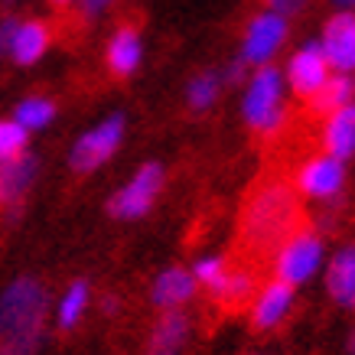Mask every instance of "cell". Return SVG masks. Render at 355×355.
Segmentation results:
<instances>
[{"mask_svg": "<svg viewBox=\"0 0 355 355\" xmlns=\"http://www.w3.org/2000/svg\"><path fill=\"white\" fill-rule=\"evenodd\" d=\"M300 228V199L277 176H264L248 193L238 225V251L235 264L258 270L277 258L284 241Z\"/></svg>", "mask_w": 355, "mask_h": 355, "instance_id": "cell-1", "label": "cell"}, {"mask_svg": "<svg viewBox=\"0 0 355 355\" xmlns=\"http://www.w3.org/2000/svg\"><path fill=\"white\" fill-rule=\"evenodd\" d=\"M49 293L40 280L20 277L0 293V355H36L43 343Z\"/></svg>", "mask_w": 355, "mask_h": 355, "instance_id": "cell-2", "label": "cell"}, {"mask_svg": "<svg viewBox=\"0 0 355 355\" xmlns=\"http://www.w3.org/2000/svg\"><path fill=\"white\" fill-rule=\"evenodd\" d=\"M284 82H280L277 69H261L258 76L251 78V88L245 95V121L258 134H277L284 128Z\"/></svg>", "mask_w": 355, "mask_h": 355, "instance_id": "cell-3", "label": "cell"}, {"mask_svg": "<svg viewBox=\"0 0 355 355\" xmlns=\"http://www.w3.org/2000/svg\"><path fill=\"white\" fill-rule=\"evenodd\" d=\"M277 280H287L291 287L310 280L323 264V238L310 228H297L284 248L277 251Z\"/></svg>", "mask_w": 355, "mask_h": 355, "instance_id": "cell-4", "label": "cell"}, {"mask_svg": "<svg viewBox=\"0 0 355 355\" xmlns=\"http://www.w3.org/2000/svg\"><path fill=\"white\" fill-rule=\"evenodd\" d=\"M160 183H163L160 163L140 166L137 176H134V180H130V183L108 202V212L114 218H140L153 205V199H157V193H160Z\"/></svg>", "mask_w": 355, "mask_h": 355, "instance_id": "cell-5", "label": "cell"}, {"mask_svg": "<svg viewBox=\"0 0 355 355\" xmlns=\"http://www.w3.org/2000/svg\"><path fill=\"white\" fill-rule=\"evenodd\" d=\"M121 137H124V118L114 114L105 124H98L95 130H88L85 137L72 147V166L78 173H88V170H95V166H101L111 153L118 150Z\"/></svg>", "mask_w": 355, "mask_h": 355, "instance_id": "cell-6", "label": "cell"}, {"mask_svg": "<svg viewBox=\"0 0 355 355\" xmlns=\"http://www.w3.org/2000/svg\"><path fill=\"white\" fill-rule=\"evenodd\" d=\"M297 186L303 196H313V199H336L345 186V163L329 153L310 157L297 173Z\"/></svg>", "mask_w": 355, "mask_h": 355, "instance_id": "cell-7", "label": "cell"}, {"mask_svg": "<svg viewBox=\"0 0 355 355\" xmlns=\"http://www.w3.org/2000/svg\"><path fill=\"white\" fill-rule=\"evenodd\" d=\"M323 53L329 59V69L336 72H355V13L339 10L323 26Z\"/></svg>", "mask_w": 355, "mask_h": 355, "instance_id": "cell-8", "label": "cell"}, {"mask_svg": "<svg viewBox=\"0 0 355 355\" xmlns=\"http://www.w3.org/2000/svg\"><path fill=\"white\" fill-rule=\"evenodd\" d=\"M287 36V20L280 13H261L251 20L245 33V46H241V62L245 65H261L277 53V46Z\"/></svg>", "mask_w": 355, "mask_h": 355, "instance_id": "cell-9", "label": "cell"}, {"mask_svg": "<svg viewBox=\"0 0 355 355\" xmlns=\"http://www.w3.org/2000/svg\"><path fill=\"white\" fill-rule=\"evenodd\" d=\"M287 78H291V88L300 98H310L313 92H320L323 82L329 78V59H326L323 46L320 43H306L300 53L291 59V69H287Z\"/></svg>", "mask_w": 355, "mask_h": 355, "instance_id": "cell-10", "label": "cell"}, {"mask_svg": "<svg viewBox=\"0 0 355 355\" xmlns=\"http://www.w3.org/2000/svg\"><path fill=\"white\" fill-rule=\"evenodd\" d=\"M323 147L336 160H352L355 157V101L336 108L333 114H326L323 128Z\"/></svg>", "mask_w": 355, "mask_h": 355, "instance_id": "cell-11", "label": "cell"}, {"mask_svg": "<svg viewBox=\"0 0 355 355\" xmlns=\"http://www.w3.org/2000/svg\"><path fill=\"white\" fill-rule=\"evenodd\" d=\"M254 274H258V270L245 268V264L225 268L222 277L209 287L212 300H216L222 310H241V306L251 300V293H254Z\"/></svg>", "mask_w": 355, "mask_h": 355, "instance_id": "cell-12", "label": "cell"}, {"mask_svg": "<svg viewBox=\"0 0 355 355\" xmlns=\"http://www.w3.org/2000/svg\"><path fill=\"white\" fill-rule=\"evenodd\" d=\"M326 291L339 306L355 310V245L339 248L326 270Z\"/></svg>", "mask_w": 355, "mask_h": 355, "instance_id": "cell-13", "label": "cell"}, {"mask_svg": "<svg viewBox=\"0 0 355 355\" xmlns=\"http://www.w3.org/2000/svg\"><path fill=\"white\" fill-rule=\"evenodd\" d=\"M293 306V287L287 280H274L264 287L258 300H254V310H251V323L254 329H274V326L291 313Z\"/></svg>", "mask_w": 355, "mask_h": 355, "instance_id": "cell-14", "label": "cell"}, {"mask_svg": "<svg viewBox=\"0 0 355 355\" xmlns=\"http://www.w3.org/2000/svg\"><path fill=\"white\" fill-rule=\"evenodd\" d=\"M33 176H36V160L33 157H13V160L0 163V205H17L30 189Z\"/></svg>", "mask_w": 355, "mask_h": 355, "instance_id": "cell-15", "label": "cell"}, {"mask_svg": "<svg viewBox=\"0 0 355 355\" xmlns=\"http://www.w3.org/2000/svg\"><path fill=\"white\" fill-rule=\"evenodd\" d=\"M186 333H189V316L173 306L160 323H157V329H153L147 355H180V349H183V343H186Z\"/></svg>", "mask_w": 355, "mask_h": 355, "instance_id": "cell-16", "label": "cell"}, {"mask_svg": "<svg viewBox=\"0 0 355 355\" xmlns=\"http://www.w3.org/2000/svg\"><path fill=\"white\" fill-rule=\"evenodd\" d=\"M196 291V277L193 274H186L183 268H170L163 270L160 277L153 280V303L157 306H163V310H173V306H180V303H186L189 297H193Z\"/></svg>", "mask_w": 355, "mask_h": 355, "instance_id": "cell-17", "label": "cell"}, {"mask_svg": "<svg viewBox=\"0 0 355 355\" xmlns=\"http://www.w3.org/2000/svg\"><path fill=\"white\" fill-rule=\"evenodd\" d=\"M352 98H355V82H352V78L345 76V72H339V76H329L323 82V88L310 95V114H316V118L333 114L336 108L349 105Z\"/></svg>", "mask_w": 355, "mask_h": 355, "instance_id": "cell-18", "label": "cell"}, {"mask_svg": "<svg viewBox=\"0 0 355 355\" xmlns=\"http://www.w3.org/2000/svg\"><path fill=\"white\" fill-rule=\"evenodd\" d=\"M140 65V36L130 26H121L108 46V69L114 76H130Z\"/></svg>", "mask_w": 355, "mask_h": 355, "instance_id": "cell-19", "label": "cell"}, {"mask_svg": "<svg viewBox=\"0 0 355 355\" xmlns=\"http://www.w3.org/2000/svg\"><path fill=\"white\" fill-rule=\"evenodd\" d=\"M46 46H49V30H46V23H36V20L20 23V26H17V36H13L10 55L20 65H33L46 53Z\"/></svg>", "mask_w": 355, "mask_h": 355, "instance_id": "cell-20", "label": "cell"}, {"mask_svg": "<svg viewBox=\"0 0 355 355\" xmlns=\"http://www.w3.org/2000/svg\"><path fill=\"white\" fill-rule=\"evenodd\" d=\"M85 306H88V284L76 280L69 287V293L62 297V303H59V329H72L78 323V316L85 313Z\"/></svg>", "mask_w": 355, "mask_h": 355, "instance_id": "cell-21", "label": "cell"}, {"mask_svg": "<svg viewBox=\"0 0 355 355\" xmlns=\"http://www.w3.org/2000/svg\"><path fill=\"white\" fill-rule=\"evenodd\" d=\"M53 114H55L53 101H46V98H26V101H20V108H17V124H23L26 130H36V128H46L53 121Z\"/></svg>", "mask_w": 355, "mask_h": 355, "instance_id": "cell-22", "label": "cell"}, {"mask_svg": "<svg viewBox=\"0 0 355 355\" xmlns=\"http://www.w3.org/2000/svg\"><path fill=\"white\" fill-rule=\"evenodd\" d=\"M216 95H218V76H212V72L196 76L193 85H189V92H186V98H189V108H193V111H205L212 101H216Z\"/></svg>", "mask_w": 355, "mask_h": 355, "instance_id": "cell-23", "label": "cell"}, {"mask_svg": "<svg viewBox=\"0 0 355 355\" xmlns=\"http://www.w3.org/2000/svg\"><path fill=\"white\" fill-rule=\"evenodd\" d=\"M26 147V128L17 121H0V163L20 157Z\"/></svg>", "mask_w": 355, "mask_h": 355, "instance_id": "cell-24", "label": "cell"}, {"mask_svg": "<svg viewBox=\"0 0 355 355\" xmlns=\"http://www.w3.org/2000/svg\"><path fill=\"white\" fill-rule=\"evenodd\" d=\"M222 270H225V264H222V261L205 258V261H199V264H196V277L202 280L205 287H212V284L222 277Z\"/></svg>", "mask_w": 355, "mask_h": 355, "instance_id": "cell-25", "label": "cell"}, {"mask_svg": "<svg viewBox=\"0 0 355 355\" xmlns=\"http://www.w3.org/2000/svg\"><path fill=\"white\" fill-rule=\"evenodd\" d=\"M270 10L280 13V17H291V13H300L306 7V0H268Z\"/></svg>", "mask_w": 355, "mask_h": 355, "instance_id": "cell-26", "label": "cell"}, {"mask_svg": "<svg viewBox=\"0 0 355 355\" xmlns=\"http://www.w3.org/2000/svg\"><path fill=\"white\" fill-rule=\"evenodd\" d=\"M17 26H20L17 20H3V23H0V55H3V53H10L13 36H17Z\"/></svg>", "mask_w": 355, "mask_h": 355, "instance_id": "cell-27", "label": "cell"}, {"mask_svg": "<svg viewBox=\"0 0 355 355\" xmlns=\"http://www.w3.org/2000/svg\"><path fill=\"white\" fill-rule=\"evenodd\" d=\"M108 3L111 0H85V7H82V10H85V17H95V13H101Z\"/></svg>", "mask_w": 355, "mask_h": 355, "instance_id": "cell-28", "label": "cell"}, {"mask_svg": "<svg viewBox=\"0 0 355 355\" xmlns=\"http://www.w3.org/2000/svg\"><path fill=\"white\" fill-rule=\"evenodd\" d=\"M336 7H339V10H352L355 7V0H333Z\"/></svg>", "mask_w": 355, "mask_h": 355, "instance_id": "cell-29", "label": "cell"}, {"mask_svg": "<svg viewBox=\"0 0 355 355\" xmlns=\"http://www.w3.org/2000/svg\"><path fill=\"white\" fill-rule=\"evenodd\" d=\"M53 3H69V0H53Z\"/></svg>", "mask_w": 355, "mask_h": 355, "instance_id": "cell-30", "label": "cell"}]
</instances>
